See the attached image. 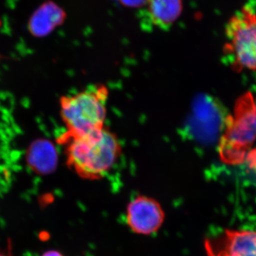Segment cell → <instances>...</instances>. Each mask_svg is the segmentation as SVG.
<instances>
[{
    "label": "cell",
    "mask_w": 256,
    "mask_h": 256,
    "mask_svg": "<svg viewBox=\"0 0 256 256\" xmlns=\"http://www.w3.org/2000/svg\"><path fill=\"white\" fill-rule=\"evenodd\" d=\"M148 1L149 0H119L124 6L132 8H141L148 4Z\"/></svg>",
    "instance_id": "9"
},
{
    "label": "cell",
    "mask_w": 256,
    "mask_h": 256,
    "mask_svg": "<svg viewBox=\"0 0 256 256\" xmlns=\"http://www.w3.org/2000/svg\"><path fill=\"white\" fill-rule=\"evenodd\" d=\"M64 10L53 3L46 4L38 11L33 20L34 24L41 22L40 28H46V32L63 22L65 18Z\"/></svg>",
    "instance_id": "8"
},
{
    "label": "cell",
    "mask_w": 256,
    "mask_h": 256,
    "mask_svg": "<svg viewBox=\"0 0 256 256\" xmlns=\"http://www.w3.org/2000/svg\"><path fill=\"white\" fill-rule=\"evenodd\" d=\"M227 52L238 70H256V11L245 6L228 20L226 28Z\"/></svg>",
    "instance_id": "4"
},
{
    "label": "cell",
    "mask_w": 256,
    "mask_h": 256,
    "mask_svg": "<svg viewBox=\"0 0 256 256\" xmlns=\"http://www.w3.org/2000/svg\"><path fill=\"white\" fill-rule=\"evenodd\" d=\"M256 140L255 99L247 94L239 99L234 116L227 119L218 146L222 159L228 164L242 162Z\"/></svg>",
    "instance_id": "3"
},
{
    "label": "cell",
    "mask_w": 256,
    "mask_h": 256,
    "mask_svg": "<svg viewBox=\"0 0 256 256\" xmlns=\"http://www.w3.org/2000/svg\"><path fill=\"white\" fill-rule=\"evenodd\" d=\"M255 104H256V100H255Z\"/></svg>",
    "instance_id": "13"
},
{
    "label": "cell",
    "mask_w": 256,
    "mask_h": 256,
    "mask_svg": "<svg viewBox=\"0 0 256 256\" xmlns=\"http://www.w3.org/2000/svg\"><path fill=\"white\" fill-rule=\"evenodd\" d=\"M58 143L65 148L69 168L86 180H98L105 176L121 152L117 137L106 128L78 137L63 134L58 138Z\"/></svg>",
    "instance_id": "1"
},
{
    "label": "cell",
    "mask_w": 256,
    "mask_h": 256,
    "mask_svg": "<svg viewBox=\"0 0 256 256\" xmlns=\"http://www.w3.org/2000/svg\"><path fill=\"white\" fill-rule=\"evenodd\" d=\"M128 225L136 234L150 235L156 233L164 222V214L156 200L150 197H136L128 205Z\"/></svg>",
    "instance_id": "5"
},
{
    "label": "cell",
    "mask_w": 256,
    "mask_h": 256,
    "mask_svg": "<svg viewBox=\"0 0 256 256\" xmlns=\"http://www.w3.org/2000/svg\"><path fill=\"white\" fill-rule=\"evenodd\" d=\"M42 256H64L63 254L57 250H50L45 252Z\"/></svg>",
    "instance_id": "11"
},
{
    "label": "cell",
    "mask_w": 256,
    "mask_h": 256,
    "mask_svg": "<svg viewBox=\"0 0 256 256\" xmlns=\"http://www.w3.org/2000/svg\"><path fill=\"white\" fill-rule=\"evenodd\" d=\"M108 92L106 86H92L82 92L63 96L60 111L66 128L63 134L78 137L105 128Z\"/></svg>",
    "instance_id": "2"
},
{
    "label": "cell",
    "mask_w": 256,
    "mask_h": 256,
    "mask_svg": "<svg viewBox=\"0 0 256 256\" xmlns=\"http://www.w3.org/2000/svg\"><path fill=\"white\" fill-rule=\"evenodd\" d=\"M205 248L208 256H256V232L226 230Z\"/></svg>",
    "instance_id": "6"
},
{
    "label": "cell",
    "mask_w": 256,
    "mask_h": 256,
    "mask_svg": "<svg viewBox=\"0 0 256 256\" xmlns=\"http://www.w3.org/2000/svg\"><path fill=\"white\" fill-rule=\"evenodd\" d=\"M246 160L250 169L256 172V149H252L249 152Z\"/></svg>",
    "instance_id": "10"
},
{
    "label": "cell",
    "mask_w": 256,
    "mask_h": 256,
    "mask_svg": "<svg viewBox=\"0 0 256 256\" xmlns=\"http://www.w3.org/2000/svg\"><path fill=\"white\" fill-rule=\"evenodd\" d=\"M0 256H11L10 254H6L4 252H0Z\"/></svg>",
    "instance_id": "12"
},
{
    "label": "cell",
    "mask_w": 256,
    "mask_h": 256,
    "mask_svg": "<svg viewBox=\"0 0 256 256\" xmlns=\"http://www.w3.org/2000/svg\"><path fill=\"white\" fill-rule=\"evenodd\" d=\"M148 4L152 23L160 28H170L182 12V0H149Z\"/></svg>",
    "instance_id": "7"
}]
</instances>
